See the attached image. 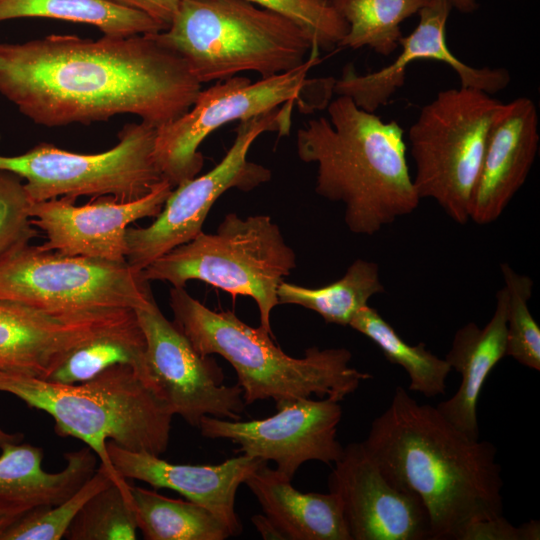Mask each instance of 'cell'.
Masks as SVG:
<instances>
[{
  "mask_svg": "<svg viewBox=\"0 0 540 540\" xmlns=\"http://www.w3.org/2000/svg\"><path fill=\"white\" fill-rule=\"evenodd\" d=\"M200 91L185 60L156 34L0 43V94L38 125L133 114L158 128L185 114Z\"/></svg>",
  "mask_w": 540,
  "mask_h": 540,
  "instance_id": "6da1fadb",
  "label": "cell"
},
{
  "mask_svg": "<svg viewBox=\"0 0 540 540\" xmlns=\"http://www.w3.org/2000/svg\"><path fill=\"white\" fill-rule=\"evenodd\" d=\"M362 443L393 486L422 501L430 540H460L471 523L503 515L494 444L470 438L402 386Z\"/></svg>",
  "mask_w": 540,
  "mask_h": 540,
  "instance_id": "7a4b0ae2",
  "label": "cell"
},
{
  "mask_svg": "<svg viewBox=\"0 0 540 540\" xmlns=\"http://www.w3.org/2000/svg\"><path fill=\"white\" fill-rule=\"evenodd\" d=\"M328 114L329 119H311L297 132L299 159L317 167L315 192L342 202L345 224L358 235H373L412 213L420 198L401 126L382 121L347 96L333 100Z\"/></svg>",
  "mask_w": 540,
  "mask_h": 540,
  "instance_id": "3957f363",
  "label": "cell"
},
{
  "mask_svg": "<svg viewBox=\"0 0 540 540\" xmlns=\"http://www.w3.org/2000/svg\"><path fill=\"white\" fill-rule=\"evenodd\" d=\"M169 305L174 324L199 354L220 355L233 367L246 405L272 399L278 406L311 395L340 402L372 378L350 365L346 348L313 346L303 357H291L262 327L206 307L185 288L170 289Z\"/></svg>",
  "mask_w": 540,
  "mask_h": 540,
  "instance_id": "277c9868",
  "label": "cell"
},
{
  "mask_svg": "<svg viewBox=\"0 0 540 540\" xmlns=\"http://www.w3.org/2000/svg\"><path fill=\"white\" fill-rule=\"evenodd\" d=\"M0 392L49 414L59 436L83 441L131 499V485L109 458L108 441L159 456L167 450L174 415L131 365H114L75 384L0 370Z\"/></svg>",
  "mask_w": 540,
  "mask_h": 540,
  "instance_id": "5b68a950",
  "label": "cell"
},
{
  "mask_svg": "<svg viewBox=\"0 0 540 540\" xmlns=\"http://www.w3.org/2000/svg\"><path fill=\"white\" fill-rule=\"evenodd\" d=\"M156 37L201 84L244 71L268 78L318 52L296 23L244 0H180L170 25Z\"/></svg>",
  "mask_w": 540,
  "mask_h": 540,
  "instance_id": "8992f818",
  "label": "cell"
},
{
  "mask_svg": "<svg viewBox=\"0 0 540 540\" xmlns=\"http://www.w3.org/2000/svg\"><path fill=\"white\" fill-rule=\"evenodd\" d=\"M296 268V254L269 215L228 213L215 233L200 232L140 271L146 281L185 288L199 280L233 295L251 297L260 327L269 334L278 286Z\"/></svg>",
  "mask_w": 540,
  "mask_h": 540,
  "instance_id": "52a82bcc",
  "label": "cell"
},
{
  "mask_svg": "<svg viewBox=\"0 0 540 540\" xmlns=\"http://www.w3.org/2000/svg\"><path fill=\"white\" fill-rule=\"evenodd\" d=\"M504 104L477 89L439 91L409 129L416 192L420 200H435L456 223L469 221L486 145Z\"/></svg>",
  "mask_w": 540,
  "mask_h": 540,
  "instance_id": "ba28073f",
  "label": "cell"
},
{
  "mask_svg": "<svg viewBox=\"0 0 540 540\" xmlns=\"http://www.w3.org/2000/svg\"><path fill=\"white\" fill-rule=\"evenodd\" d=\"M155 137L156 127L128 123L105 152L80 154L42 142L20 155H0V169L24 180L31 202L105 195L132 201L164 181L154 159Z\"/></svg>",
  "mask_w": 540,
  "mask_h": 540,
  "instance_id": "9c48e42d",
  "label": "cell"
},
{
  "mask_svg": "<svg viewBox=\"0 0 540 540\" xmlns=\"http://www.w3.org/2000/svg\"><path fill=\"white\" fill-rule=\"evenodd\" d=\"M294 103L238 122L233 144L207 173L174 187L161 212L147 227L126 230V262L136 272L196 237L214 203L230 189L251 191L271 180L267 167L248 160L254 141L265 132L287 134Z\"/></svg>",
  "mask_w": 540,
  "mask_h": 540,
  "instance_id": "30bf717a",
  "label": "cell"
},
{
  "mask_svg": "<svg viewBox=\"0 0 540 540\" xmlns=\"http://www.w3.org/2000/svg\"><path fill=\"white\" fill-rule=\"evenodd\" d=\"M154 298L127 262L69 256L27 244L0 262V299L54 311L138 309Z\"/></svg>",
  "mask_w": 540,
  "mask_h": 540,
  "instance_id": "8fae6325",
  "label": "cell"
},
{
  "mask_svg": "<svg viewBox=\"0 0 540 540\" xmlns=\"http://www.w3.org/2000/svg\"><path fill=\"white\" fill-rule=\"evenodd\" d=\"M318 53L290 71L252 82L234 76L201 90L189 110L156 128L154 159L164 180L174 188L196 177L204 164L201 143L233 121L247 120L295 102L309 85L307 74Z\"/></svg>",
  "mask_w": 540,
  "mask_h": 540,
  "instance_id": "7c38bea8",
  "label": "cell"
},
{
  "mask_svg": "<svg viewBox=\"0 0 540 540\" xmlns=\"http://www.w3.org/2000/svg\"><path fill=\"white\" fill-rule=\"evenodd\" d=\"M134 311L146 340L148 385L173 415L193 427L205 416L240 420L246 406L242 389L223 383L218 363L195 350L154 298Z\"/></svg>",
  "mask_w": 540,
  "mask_h": 540,
  "instance_id": "4fadbf2b",
  "label": "cell"
},
{
  "mask_svg": "<svg viewBox=\"0 0 540 540\" xmlns=\"http://www.w3.org/2000/svg\"><path fill=\"white\" fill-rule=\"evenodd\" d=\"M276 414L250 421L205 416L201 434L237 444L236 453L273 461L277 470L290 478L307 461L336 463L344 452L337 438L342 407L330 398H302L276 406Z\"/></svg>",
  "mask_w": 540,
  "mask_h": 540,
  "instance_id": "5bb4252c",
  "label": "cell"
},
{
  "mask_svg": "<svg viewBox=\"0 0 540 540\" xmlns=\"http://www.w3.org/2000/svg\"><path fill=\"white\" fill-rule=\"evenodd\" d=\"M173 187L162 181L149 194L132 201L113 196L92 198L76 205L63 196L31 202L32 224L43 231L46 242L40 247L69 256H84L113 262H126V230L139 219L155 218Z\"/></svg>",
  "mask_w": 540,
  "mask_h": 540,
  "instance_id": "9a60e30c",
  "label": "cell"
},
{
  "mask_svg": "<svg viewBox=\"0 0 540 540\" xmlns=\"http://www.w3.org/2000/svg\"><path fill=\"white\" fill-rule=\"evenodd\" d=\"M328 477L352 540H427L430 522L422 501L399 490L362 442L344 447Z\"/></svg>",
  "mask_w": 540,
  "mask_h": 540,
  "instance_id": "2e32d148",
  "label": "cell"
},
{
  "mask_svg": "<svg viewBox=\"0 0 540 540\" xmlns=\"http://www.w3.org/2000/svg\"><path fill=\"white\" fill-rule=\"evenodd\" d=\"M134 314L132 309L54 311L0 299V370L47 379L74 348Z\"/></svg>",
  "mask_w": 540,
  "mask_h": 540,
  "instance_id": "e0dca14e",
  "label": "cell"
},
{
  "mask_svg": "<svg viewBox=\"0 0 540 540\" xmlns=\"http://www.w3.org/2000/svg\"><path fill=\"white\" fill-rule=\"evenodd\" d=\"M452 6L447 0H431L419 11V23L408 36L399 39L402 50L394 62L378 71L359 75L352 63L344 66L332 91L347 96L361 109L374 113L403 86L406 67L416 60H435L448 64L458 75L461 87L497 93L511 80L504 68H476L459 60L446 43V23Z\"/></svg>",
  "mask_w": 540,
  "mask_h": 540,
  "instance_id": "ac0fdd59",
  "label": "cell"
},
{
  "mask_svg": "<svg viewBox=\"0 0 540 540\" xmlns=\"http://www.w3.org/2000/svg\"><path fill=\"white\" fill-rule=\"evenodd\" d=\"M107 451L121 477L140 480L155 489L178 492L187 500L209 509L229 528L232 536L242 531L235 511L237 490L265 462L241 454L219 464H175L159 455L124 449L113 441H108Z\"/></svg>",
  "mask_w": 540,
  "mask_h": 540,
  "instance_id": "d6986e66",
  "label": "cell"
},
{
  "mask_svg": "<svg viewBox=\"0 0 540 540\" xmlns=\"http://www.w3.org/2000/svg\"><path fill=\"white\" fill-rule=\"evenodd\" d=\"M538 147L535 103L527 97L505 103L489 135L471 196L469 220L485 225L502 215L525 183Z\"/></svg>",
  "mask_w": 540,
  "mask_h": 540,
  "instance_id": "ffe728a7",
  "label": "cell"
},
{
  "mask_svg": "<svg viewBox=\"0 0 540 540\" xmlns=\"http://www.w3.org/2000/svg\"><path fill=\"white\" fill-rule=\"evenodd\" d=\"M508 293L503 286L496 293V305L489 322L482 328L469 322L454 334L445 360L461 375L460 386L436 408L459 430L479 439L477 403L492 369L506 356Z\"/></svg>",
  "mask_w": 540,
  "mask_h": 540,
  "instance_id": "44dd1931",
  "label": "cell"
},
{
  "mask_svg": "<svg viewBox=\"0 0 540 540\" xmlns=\"http://www.w3.org/2000/svg\"><path fill=\"white\" fill-rule=\"evenodd\" d=\"M43 449L8 443L0 454V506L19 514L60 504L95 472L96 454L87 446L64 454L65 467L56 473L42 468Z\"/></svg>",
  "mask_w": 540,
  "mask_h": 540,
  "instance_id": "7402d4cb",
  "label": "cell"
},
{
  "mask_svg": "<svg viewBox=\"0 0 540 540\" xmlns=\"http://www.w3.org/2000/svg\"><path fill=\"white\" fill-rule=\"evenodd\" d=\"M282 540H352L339 499L303 493L291 479L263 462L244 482Z\"/></svg>",
  "mask_w": 540,
  "mask_h": 540,
  "instance_id": "603a6c76",
  "label": "cell"
},
{
  "mask_svg": "<svg viewBox=\"0 0 540 540\" xmlns=\"http://www.w3.org/2000/svg\"><path fill=\"white\" fill-rule=\"evenodd\" d=\"M30 17L85 23L111 37L165 30L149 15L111 0H0V21Z\"/></svg>",
  "mask_w": 540,
  "mask_h": 540,
  "instance_id": "cb8c5ba5",
  "label": "cell"
},
{
  "mask_svg": "<svg viewBox=\"0 0 540 540\" xmlns=\"http://www.w3.org/2000/svg\"><path fill=\"white\" fill-rule=\"evenodd\" d=\"M377 263L357 259L337 281L308 288L282 281L277 289L279 304L304 307L319 314L326 323L349 326L371 297L383 293Z\"/></svg>",
  "mask_w": 540,
  "mask_h": 540,
  "instance_id": "d4e9b609",
  "label": "cell"
},
{
  "mask_svg": "<svg viewBox=\"0 0 540 540\" xmlns=\"http://www.w3.org/2000/svg\"><path fill=\"white\" fill-rule=\"evenodd\" d=\"M118 364L134 367L148 385L146 340L136 314L74 348L47 380L80 383Z\"/></svg>",
  "mask_w": 540,
  "mask_h": 540,
  "instance_id": "484cf974",
  "label": "cell"
},
{
  "mask_svg": "<svg viewBox=\"0 0 540 540\" xmlns=\"http://www.w3.org/2000/svg\"><path fill=\"white\" fill-rule=\"evenodd\" d=\"M137 527L146 540H225L229 528L209 509L131 486Z\"/></svg>",
  "mask_w": 540,
  "mask_h": 540,
  "instance_id": "4316f807",
  "label": "cell"
},
{
  "mask_svg": "<svg viewBox=\"0 0 540 540\" xmlns=\"http://www.w3.org/2000/svg\"><path fill=\"white\" fill-rule=\"evenodd\" d=\"M349 326L375 343L384 357L401 366L407 373L409 391L426 397L444 395L446 379L452 370L444 358H439L423 342L410 345L369 305L360 309Z\"/></svg>",
  "mask_w": 540,
  "mask_h": 540,
  "instance_id": "83f0119b",
  "label": "cell"
},
{
  "mask_svg": "<svg viewBox=\"0 0 540 540\" xmlns=\"http://www.w3.org/2000/svg\"><path fill=\"white\" fill-rule=\"evenodd\" d=\"M431 0H328L348 24L339 46L370 47L388 56L399 46L400 24Z\"/></svg>",
  "mask_w": 540,
  "mask_h": 540,
  "instance_id": "f1b7e54d",
  "label": "cell"
},
{
  "mask_svg": "<svg viewBox=\"0 0 540 540\" xmlns=\"http://www.w3.org/2000/svg\"><path fill=\"white\" fill-rule=\"evenodd\" d=\"M136 513L133 499L111 483L91 497L68 528L69 540H135Z\"/></svg>",
  "mask_w": 540,
  "mask_h": 540,
  "instance_id": "f546056e",
  "label": "cell"
},
{
  "mask_svg": "<svg viewBox=\"0 0 540 540\" xmlns=\"http://www.w3.org/2000/svg\"><path fill=\"white\" fill-rule=\"evenodd\" d=\"M114 483L100 464L94 474L60 504L35 508L20 517L4 533L1 540H60L86 502Z\"/></svg>",
  "mask_w": 540,
  "mask_h": 540,
  "instance_id": "4dcf8cb0",
  "label": "cell"
},
{
  "mask_svg": "<svg viewBox=\"0 0 540 540\" xmlns=\"http://www.w3.org/2000/svg\"><path fill=\"white\" fill-rule=\"evenodd\" d=\"M500 270L508 293L506 356L539 371L540 328L528 307L533 281L508 263H501Z\"/></svg>",
  "mask_w": 540,
  "mask_h": 540,
  "instance_id": "1f68e13d",
  "label": "cell"
},
{
  "mask_svg": "<svg viewBox=\"0 0 540 540\" xmlns=\"http://www.w3.org/2000/svg\"><path fill=\"white\" fill-rule=\"evenodd\" d=\"M296 23L316 51H332L347 34L348 24L328 0H244Z\"/></svg>",
  "mask_w": 540,
  "mask_h": 540,
  "instance_id": "d6a6232c",
  "label": "cell"
},
{
  "mask_svg": "<svg viewBox=\"0 0 540 540\" xmlns=\"http://www.w3.org/2000/svg\"><path fill=\"white\" fill-rule=\"evenodd\" d=\"M24 180L0 169V262L39 235L29 215Z\"/></svg>",
  "mask_w": 540,
  "mask_h": 540,
  "instance_id": "836d02e7",
  "label": "cell"
},
{
  "mask_svg": "<svg viewBox=\"0 0 540 540\" xmlns=\"http://www.w3.org/2000/svg\"><path fill=\"white\" fill-rule=\"evenodd\" d=\"M539 521L531 520L520 526L512 525L503 515L471 523L460 540H539Z\"/></svg>",
  "mask_w": 540,
  "mask_h": 540,
  "instance_id": "e575fe53",
  "label": "cell"
},
{
  "mask_svg": "<svg viewBox=\"0 0 540 540\" xmlns=\"http://www.w3.org/2000/svg\"><path fill=\"white\" fill-rule=\"evenodd\" d=\"M119 5L139 10L157 22L165 29L170 25L180 0H111Z\"/></svg>",
  "mask_w": 540,
  "mask_h": 540,
  "instance_id": "d590c367",
  "label": "cell"
},
{
  "mask_svg": "<svg viewBox=\"0 0 540 540\" xmlns=\"http://www.w3.org/2000/svg\"><path fill=\"white\" fill-rule=\"evenodd\" d=\"M252 523L264 539H281L279 532L273 524L263 515H255L251 518Z\"/></svg>",
  "mask_w": 540,
  "mask_h": 540,
  "instance_id": "8d00e7d4",
  "label": "cell"
},
{
  "mask_svg": "<svg viewBox=\"0 0 540 540\" xmlns=\"http://www.w3.org/2000/svg\"><path fill=\"white\" fill-rule=\"evenodd\" d=\"M22 516V514L0 506V540L9 527Z\"/></svg>",
  "mask_w": 540,
  "mask_h": 540,
  "instance_id": "74e56055",
  "label": "cell"
},
{
  "mask_svg": "<svg viewBox=\"0 0 540 540\" xmlns=\"http://www.w3.org/2000/svg\"><path fill=\"white\" fill-rule=\"evenodd\" d=\"M452 8H456L461 13H472L477 7L476 0H447Z\"/></svg>",
  "mask_w": 540,
  "mask_h": 540,
  "instance_id": "f35d334b",
  "label": "cell"
},
{
  "mask_svg": "<svg viewBox=\"0 0 540 540\" xmlns=\"http://www.w3.org/2000/svg\"><path fill=\"white\" fill-rule=\"evenodd\" d=\"M23 437L22 433H9L0 427V449L8 443H21Z\"/></svg>",
  "mask_w": 540,
  "mask_h": 540,
  "instance_id": "ab89813d",
  "label": "cell"
}]
</instances>
